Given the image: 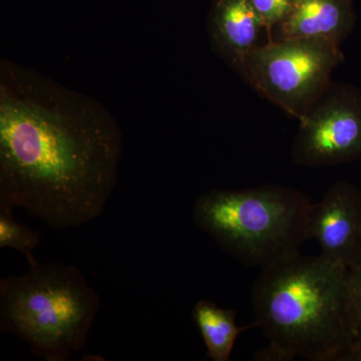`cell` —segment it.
Returning <instances> with one entry per match:
<instances>
[{
    "instance_id": "1",
    "label": "cell",
    "mask_w": 361,
    "mask_h": 361,
    "mask_svg": "<svg viewBox=\"0 0 361 361\" xmlns=\"http://www.w3.org/2000/svg\"><path fill=\"white\" fill-rule=\"evenodd\" d=\"M123 137L94 97L0 61V204L54 229L103 214L118 179Z\"/></svg>"
},
{
    "instance_id": "2",
    "label": "cell",
    "mask_w": 361,
    "mask_h": 361,
    "mask_svg": "<svg viewBox=\"0 0 361 361\" xmlns=\"http://www.w3.org/2000/svg\"><path fill=\"white\" fill-rule=\"evenodd\" d=\"M346 271L322 255L300 252L262 269L252 289V304L269 346L256 358L353 361L357 344Z\"/></svg>"
},
{
    "instance_id": "3",
    "label": "cell",
    "mask_w": 361,
    "mask_h": 361,
    "mask_svg": "<svg viewBox=\"0 0 361 361\" xmlns=\"http://www.w3.org/2000/svg\"><path fill=\"white\" fill-rule=\"evenodd\" d=\"M101 298L73 265L30 266L0 280V329L47 361H68L82 350Z\"/></svg>"
},
{
    "instance_id": "4",
    "label": "cell",
    "mask_w": 361,
    "mask_h": 361,
    "mask_svg": "<svg viewBox=\"0 0 361 361\" xmlns=\"http://www.w3.org/2000/svg\"><path fill=\"white\" fill-rule=\"evenodd\" d=\"M313 204L292 188L212 190L197 199L195 224L244 264L264 268L298 253L310 239Z\"/></svg>"
},
{
    "instance_id": "5",
    "label": "cell",
    "mask_w": 361,
    "mask_h": 361,
    "mask_svg": "<svg viewBox=\"0 0 361 361\" xmlns=\"http://www.w3.org/2000/svg\"><path fill=\"white\" fill-rule=\"evenodd\" d=\"M343 59L339 44L315 39H279L259 44L242 75L257 92L299 118L327 89Z\"/></svg>"
},
{
    "instance_id": "6",
    "label": "cell",
    "mask_w": 361,
    "mask_h": 361,
    "mask_svg": "<svg viewBox=\"0 0 361 361\" xmlns=\"http://www.w3.org/2000/svg\"><path fill=\"white\" fill-rule=\"evenodd\" d=\"M292 158L302 167L361 160V90L330 84L298 118Z\"/></svg>"
},
{
    "instance_id": "7",
    "label": "cell",
    "mask_w": 361,
    "mask_h": 361,
    "mask_svg": "<svg viewBox=\"0 0 361 361\" xmlns=\"http://www.w3.org/2000/svg\"><path fill=\"white\" fill-rule=\"evenodd\" d=\"M310 239L322 256L348 268L361 258V191L348 182H337L311 209Z\"/></svg>"
},
{
    "instance_id": "8",
    "label": "cell",
    "mask_w": 361,
    "mask_h": 361,
    "mask_svg": "<svg viewBox=\"0 0 361 361\" xmlns=\"http://www.w3.org/2000/svg\"><path fill=\"white\" fill-rule=\"evenodd\" d=\"M264 27L251 0H216L209 35L214 51L241 73Z\"/></svg>"
},
{
    "instance_id": "9",
    "label": "cell",
    "mask_w": 361,
    "mask_h": 361,
    "mask_svg": "<svg viewBox=\"0 0 361 361\" xmlns=\"http://www.w3.org/2000/svg\"><path fill=\"white\" fill-rule=\"evenodd\" d=\"M351 0H293L279 25L280 39H315L339 44L355 25Z\"/></svg>"
},
{
    "instance_id": "10",
    "label": "cell",
    "mask_w": 361,
    "mask_h": 361,
    "mask_svg": "<svg viewBox=\"0 0 361 361\" xmlns=\"http://www.w3.org/2000/svg\"><path fill=\"white\" fill-rule=\"evenodd\" d=\"M207 348V356L213 361L231 360L233 348L240 334L258 326L257 322L239 326L236 311L222 308L210 300L198 301L192 310Z\"/></svg>"
},
{
    "instance_id": "11",
    "label": "cell",
    "mask_w": 361,
    "mask_h": 361,
    "mask_svg": "<svg viewBox=\"0 0 361 361\" xmlns=\"http://www.w3.org/2000/svg\"><path fill=\"white\" fill-rule=\"evenodd\" d=\"M13 207L0 204V248H11L25 255L30 266L39 264L33 250L39 246V233L14 219Z\"/></svg>"
},
{
    "instance_id": "12",
    "label": "cell",
    "mask_w": 361,
    "mask_h": 361,
    "mask_svg": "<svg viewBox=\"0 0 361 361\" xmlns=\"http://www.w3.org/2000/svg\"><path fill=\"white\" fill-rule=\"evenodd\" d=\"M346 287L351 319L355 329L356 353L361 350V258L355 264L349 266L346 271ZM353 358V361H355Z\"/></svg>"
},
{
    "instance_id": "13",
    "label": "cell",
    "mask_w": 361,
    "mask_h": 361,
    "mask_svg": "<svg viewBox=\"0 0 361 361\" xmlns=\"http://www.w3.org/2000/svg\"><path fill=\"white\" fill-rule=\"evenodd\" d=\"M251 2L268 30L283 23L293 4V0H251Z\"/></svg>"
},
{
    "instance_id": "14",
    "label": "cell",
    "mask_w": 361,
    "mask_h": 361,
    "mask_svg": "<svg viewBox=\"0 0 361 361\" xmlns=\"http://www.w3.org/2000/svg\"><path fill=\"white\" fill-rule=\"evenodd\" d=\"M355 361H361V350L356 353Z\"/></svg>"
}]
</instances>
